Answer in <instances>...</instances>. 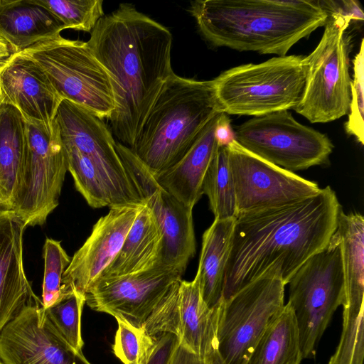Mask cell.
I'll return each mask as SVG.
<instances>
[{"mask_svg": "<svg viewBox=\"0 0 364 364\" xmlns=\"http://www.w3.org/2000/svg\"><path fill=\"white\" fill-rule=\"evenodd\" d=\"M322 37L304 57L306 77L294 109L311 123H326L348 113L350 102V38L346 31L352 19L328 14Z\"/></svg>", "mask_w": 364, "mask_h": 364, "instance_id": "cell-6", "label": "cell"}, {"mask_svg": "<svg viewBox=\"0 0 364 364\" xmlns=\"http://www.w3.org/2000/svg\"><path fill=\"white\" fill-rule=\"evenodd\" d=\"M283 282L263 277L219 304L217 353L223 364H245L265 328L284 306Z\"/></svg>", "mask_w": 364, "mask_h": 364, "instance_id": "cell-11", "label": "cell"}, {"mask_svg": "<svg viewBox=\"0 0 364 364\" xmlns=\"http://www.w3.org/2000/svg\"><path fill=\"white\" fill-rule=\"evenodd\" d=\"M20 53L41 68L63 100L78 105L102 119L114 110L111 77L87 42L60 35Z\"/></svg>", "mask_w": 364, "mask_h": 364, "instance_id": "cell-8", "label": "cell"}, {"mask_svg": "<svg viewBox=\"0 0 364 364\" xmlns=\"http://www.w3.org/2000/svg\"><path fill=\"white\" fill-rule=\"evenodd\" d=\"M220 112L213 80H196L173 73L130 149L152 174L166 171L184 157L205 124Z\"/></svg>", "mask_w": 364, "mask_h": 364, "instance_id": "cell-4", "label": "cell"}, {"mask_svg": "<svg viewBox=\"0 0 364 364\" xmlns=\"http://www.w3.org/2000/svg\"><path fill=\"white\" fill-rule=\"evenodd\" d=\"M219 304L209 308L201 296L196 276L191 282H176L144 323L149 336L176 335L179 343L206 358L217 351Z\"/></svg>", "mask_w": 364, "mask_h": 364, "instance_id": "cell-13", "label": "cell"}, {"mask_svg": "<svg viewBox=\"0 0 364 364\" xmlns=\"http://www.w3.org/2000/svg\"><path fill=\"white\" fill-rule=\"evenodd\" d=\"M26 225L8 205H0V333L28 305L41 301L33 293L23 265Z\"/></svg>", "mask_w": 364, "mask_h": 364, "instance_id": "cell-20", "label": "cell"}, {"mask_svg": "<svg viewBox=\"0 0 364 364\" xmlns=\"http://www.w3.org/2000/svg\"><path fill=\"white\" fill-rule=\"evenodd\" d=\"M14 54L7 42L0 37V69L9 60Z\"/></svg>", "mask_w": 364, "mask_h": 364, "instance_id": "cell-39", "label": "cell"}, {"mask_svg": "<svg viewBox=\"0 0 364 364\" xmlns=\"http://www.w3.org/2000/svg\"><path fill=\"white\" fill-rule=\"evenodd\" d=\"M232 132L245 149L291 172L326 163L333 149L326 134L298 122L288 110L254 117Z\"/></svg>", "mask_w": 364, "mask_h": 364, "instance_id": "cell-10", "label": "cell"}, {"mask_svg": "<svg viewBox=\"0 0 364 364\" xmlns=\"http://www.w3.org/2000/svg\"><path fill=\"white\" fill-rule=\"evenodd\" d=\"M172 34L163 25L121 4L103 16L87 42L108 72L116 107L107 118L118 142L131 149L159 91L174 73Z\"/></svg>", "mask_w": 364, "mask_h": 364, "instance_id": "cell-2", "label": "cell"}, {"mask_svg": "<svg viewBox=\"0 0 364 364\" xmlns=\"http://www.w3.org/2000/svg\"><path fill=\"white\" fill-rule=\"evenodd\" d=\"M43 257L44 274L42 305L44 309H47L65 297L62 291V279L71 257L60 241L49 237L46 239L44 243Z\"/></svg>", "mask_w": 364, "mask_h": 364, "instance_id": "cell-33", "label": "cell"}, {"mask_svg": "<svg viewBox=\"0 0 364 364\" xmlns=\"http://www.w3.org/2000/svg\"><path fill=\"white\" fill-rule=\"evenodd\" d=\"M305 77L304 56L286 55L232 68L213 81L223 113L259 117L294 109Z\"/></svg>", "mask_w": 364, "mask_h": 364, "instance_id": "cell-5", "label": "cell"}, {"mask_svg": "<svg viewBox=\"0 0 364 364\" xmlns=\"http://www.w3.org/2000/svg\"><path fill=\"white\" fill-rule=\"evenodd\" d=\"M226 148L237 214L296 201L314 196L321 189L316 182L255 156L234 139Z\"/></svg>", "mask_w": 364, "mask_h": 364, "instance_id": "cell-14", "label": "cell"}, {"mask_svg": "<svg viewBox=\"0 0 364 364\" xmlns=\"http://www.w3.org/2000/svg\"><path fill=\"white\" fill-rule=\"evenodd\" d=\"M143 205L111 207L97 221L63 274L62 291L65 296L75 291L85 296L118 254Z\"/></svg>", "mask_w": 364, "mask_h": 364, "instance_id": "cell-18", "label": "cell"}, {"mask_svg": "<svg viewBox=\"0 0 364 364\" xmlns=\"http://www.w3.org/2000/svg\"><path fill=\"white\" fill-rule=\"evenodd\" d=\"M202 191L208 198L215 219L236 217L235 191L226 145H220L214 154L203 178Z\"/></svg>", "mask_w": 364, "mask_h": 364, "instance_id": "cell-29", "label": "cell"}, {"mask_svg": "<svg viewBox=\"0 0 364 364\" xmlns=\"http://www.w3.org/2000/svg\"><path fill=\"white\" fill-rule=\"evenodd\" d=\"M161 240L157 221L144 203L118 254L97 279L134 274L153 267L158 259Z\"/></svg>", "mask_w": 364, "mask_h": 364, "instance_id": "cell-23", "label": "cell"}, {"mask_svg": "<svg viewBox=\"0 0 364 364\" xmlns=\"http://www.w3.org/2000/svg\"><path fill=\"white\" fill-rule=\"evenodd\" d=\"M65 29L90 32L103 16L102 0H39Z\"/></svg>", "mask_w": 364, "mask_h": 364, "instance_id": "cell-32", "label": "cell"}, {"mask_svg": "<svg viewBox=\"0 0 364 364\" xmlns=\"http://www.w3.org/2000/svg\"><path fill=\"white\" fill-rule=\"evenodd\" d=\"M222 113L215 114L205 124L181 161L166 171L153 174L161 187L192 209L203 195V178L220 146L216 128Z\"/></svg>", "mask_w": 364, "mask_h": 364, "instance_id": "cell-21", "label": "cell"}, {"mask_svg": "<svg viewBox=\"0 0 364 364\" xmlns=\"http://www.w3.org/2000/svg\"><path fill=\"white\" fill-rule=\"evenodd\" d=\"M85 296L74 291L51 307L46 314L61 337L75 350L82 352L81 316Z\"/></svg>", "mask_w": 364, "mask_h": 364, "instance_id": "cell-31", "label": "cell"}, {"mask_svg": "<svg viewBox=\"0 0 364 364\" xmlns=\"http://www.w3.org/2000/svg\"><path fill=\"white\" fill-rule=\"evenodd\" d=\"M190 12L212 46L278 56L328 16L320 0H197Z\"/></svg>", "mask_w": 364, "mask_h": 364, "instance_id": "cell-3", "label": "cell"}, {"mask_svg": "<svg viewBox=\"0 0 364 364\" xmlns=\"http://www.w3.org/2000/svg\"><path fill=\"white\" fill-rule=\"evenodd\" d=\"M363 304L343 306L340 340L328 364H363Z\"/></svg>", "mask_w": 364, "mask_h": 364, "instance_id": "cell-30", "label": "cell"}, {"mask_svg": "<svg viewBox=\"0 0 364 364\" xmlns=\"http://www.w3.org/2000/svg\"><path fill=\"white\" fill-rule=\"evenodd\" d=\"M118 328L112 346L114 354L124 364H137L140 356L144 332L141 328L116 319Z\"/></svg>", "mask_w": 364, "mask_h": 364, "instance_id": "cell-36", "label": "cell"}, {"mask_svg": "<svg viewBox=\"0 0 364 364\" xmlns=\"http://www.w3.org/2000/svg\"><path fill=\"white\" fill-rule=\"evenodd\" d=\"M320 4L327 14H338L350 17L352 21H363L364 19L363 11L358 1L320 0Z\"/></svg>", "mask_w": 364, "mask_h": 364, "instance_id": "cell-37", "label": "cell"}, {"mask_svg": "<svg viewBox=\"0 0 364 364\" xmlns=\"http://www.w3.org/2000/svg\"><path fill=\"white\" fill-rule=\"evenodd\" d=\"M303 359L296 317L287 303L269 322L245 364H301Z\"/></svg>", "mask_w": 364, "mask_h": 364, "instance_id": "cell-26", "label": "cell"}, {"mask_svg": "<svg viewBox=\"0 0 364 364\" xmlns=\"http://www.w3.org/2000/svg\"><path fill=\"white\" fill-rule=\"evenodd\" d=\"M182 274L176 269L155 265L134 274L99 279L86 293L85 303L92 310L141 328Z\"/></svg>", "mask_w": 364, "mask_h": 364, "instance_id": "cell-16", "label": "cell"}, {"mask_svg": "<svg viewBox=\"0 0 364 364\" xmlns=\"http://www.w3.org/2000/svg\"><path fill=\"white\" fill-rule=\"evenodd\" d=\"M26 124V144L10 207L28 227L43 225L58 207L68 161L55 121L50 126Z\"/></svg>", "mask_w": 364, "mask_h": 364, "instance_id": "cell-9", "label": "cell"}, {"mask_svg": "<svg viewBox=\"0 0 364 364\" xmlns=\"http://www.w3.org/2000/svg\"><path fill=\"white\" fill-rule=\"evenodd\" d=\"M208 364H223L217 352L212 353L208 357Z\"/></svg>", "mask_w": 364, "mask_h": 364, "instance_id": "cell-40", "label": "cell"}, {"mask_svg": "<svg viewBox=\"0 0 364 364\" xmlns=\"http://www.w3.org/2000/svg\"><path fill=\"white\" fill-rule=\"evenodd\" d=\"M341 209L328 186L303 199L238 213L223 299L263 277L279 278L287 285L308 259L328 245Z\"/></svg>", "mask_w": 364, "mask_h": 364, "instance_id": "cell-1", "label": "cell"}, {"mask_svg": "<svg viewBox=\"0 0 364 364\" xmlns=\"http://www.w3.org/2000/svg\"><path fill=\"white\" fill-rule=\"evenodd\" d=\"M143 332L142 347L137 364H170L179 343L178 337L170 333L149 336Z\"/></svg>", "mask_w": 364, "mask_h": 364, "instance_id": "cell-35", "label": "cell"}, {"mask_svg": "<svg viewBox=\"0 0 364 364\" xmlns=\"http://www.w3.org/2000/svg\"><path fill=\"white\" fill-rule=\"evenodd\" d=\"M0 364H4V363L2 361L0 360Z\"/></svg>", "mask_w": 364, "mask_h": 364, "instance_id": "cell-42", "label": "cell"}, {"mask_svg": "<svg viewBox=\"0 0 364 364\" xmlns=\"http://www.w3.org/2000/svg\"><path fill=\"white\" fill-rule=\"evenodd\" d=\"M235 218L215 219L204 232L196 277L203 300L214 308L223 299L225 273L230 255Z\"/></svg>", "mask_w": 364, "mask_h": 364, "instance_id": "cell-24", "label": "cell"}, {"mask_svg": "<svg viewBox=\"0 0 364 364\" xmlns=\"http://www.w3.org/2000/svg\"><path fill=\"white\" fill-rule=\"evenodd\" d=\"M170 364H208V359L194 353L178 343Z\"/></svg>", "mask_w": 364, "mask_h": 364, "instance_id": "cell-38", "label": "cell"}, {"mask_svg": "<svg viewBox=\"0 0 364 364\" xmlns=\"http://www.w3.org/2000/svg\"><path fill=\"white\" fill-rule=\"evenodd\" d=\"M63 99L41 68L21 53L0 69V102L18 110L24 120L50 126Z\"/></svg>", "mask_w": 364, "mask_h": 364, "instance_id": "cell-19", "label": "cell"}, {"mask_svg": "<svg viewBox=\"0 0 364 364\" xmlns=\"http://www.w3.org/2000/svg\"><path fill=\"white\" fill-rule=\"evenodd\" d=\"M5 203L0 196V205ZM6 204V203H5ZM7 205V204H6Z\"/></svg>", "mask_w": 364, "mask_h": 364, "instance_id": "cell-41", "label": "cell"}, {"mask_svg": "<svg viewBox=\"0 0 364 364\" xmlns=\"http://www.w3.org/2000/svg\"><path fill=\"white\" fill-rule=\"evenodd\" d=\"M4 364H91L48 320L42 301L26 306L0 333Z\"/></svg>", "mask_w": 364, "mask_h": 364, "instance_id": "cell-17", "label": "cell"}, {"mask_svg": "<svg viewBox=\"0 0 364 364\" xmlns=\"http://www.w3.org/2000/svg\"><path fill=\"white\" fill-rule=\"evenodd\" d=\"M63 23L39 0H0V37L14 54L60 36Z\"/></svg>", "mask_w": 364, "mask_h": 364, "instance_id": "cell-22", "label": "cell"}, {"mask_svg": "<svg viewBox=\"0 0 364 364\" xmlns=\"http://www.w3.org/2000/svg\"><path fill=\"white\" fill-rule=\"evenodd\" d=\"M334 234L341 248L345 297L343 306L363 304L364 218L358 213L338 215Z\"/></svg>", "mask_w": 364, "mask_h": 364, "instance_id": "cell-25", "label": "cell"}, {"mask_svg": "<svg viewBox=\"0 0 364 364\" xmlns=\"http://www.w3.org/2000/svg\"><path fill=\"white\" fill-rule=\"evenodd\" d=\"M54 121L63 145L75 147L87 156L125 205L144 204L117 151L113 135L102 119L63 100Z\"/></svg>", "mask_w": 364, "mask_h": 364, "instance_id": "cell-15", "label": "cell"}, {"mask_svg": "<svg viewBox=\"0 0 364 364\" xmlns=\"http://www.w3.org/2000/svg\"><path fill=\"white\" fill-rule=\"evenodd\" d=\"M26 124L17 109L0 102V196L11 206L25 148Z\"/></svg>", "mask_w": 364, "mask_h": 364, "instance_id": "cell-27", "label": "cell"}, {"mask_svg": "<svg viewBox=\"0 0 364 364\" xmlns=\"http://www.w3.org/2000/svg\"><path fill=\"white\" fill-rule=\"evenodd\" d=\"M64 146L68 171L73 178L77 191L90 206L99 208L127 205L87 156L75 147Z\"/></svg>", "mask_w": 364, "mask_h": 364, "instance_id": "cell-28", "label": "cell"}, {"mask_svg": "<svg viewBox=\"0 0 364 364\" xmlns=\"http://www.w3.org/2000/svg\"><path fill=\"white\" fill-rule=\"evenodd\" d=\"M287 284V304L296 317L303 358L314 359L334 312L344 302L341 252L334 233L328 245L308 259Z\"/></svg>", "mask_w": 364, "mask_h": 364, "instance_id": "cell-7", "label": "cell"}, {"mask_svg": "<svg viewBox=\"0 0 364 364\" xmlns=\"http://www.w3.org/2000/svg\"><path fill=\"white\" fill-rule=\"evenodd\" d=\"M353 77L350 82V102L345 130L364 144V39L353 60Z\"/></svg>", "mask_w": 364, "mask_h": 364, "instance_id": "cell-34", "label": "cell"}, {"mask_svg": "<svg viewBox=\"0 0 364 364\" xmlns=\"http://www.w3.org/2000/svg\"><path fill=\"white\" fill-rule=\"evenodd\" d=\"M116 149L159 226L162 240L156 265L173 268L183 274L196 253L193 209L161 187L129 148L117 141Z\"/></svg>", "mask_w": 364, "mask_h": 364, "instance_id": "cell-12", "label": "cell"}]
</instances>
